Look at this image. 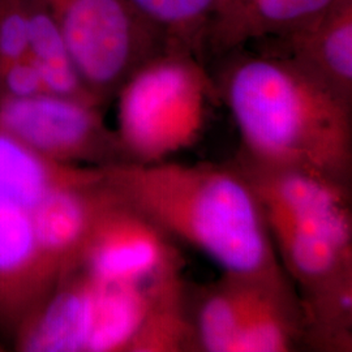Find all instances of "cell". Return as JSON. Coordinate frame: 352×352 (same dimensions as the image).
Segmentation results:
<instances>
[{"mask_svg":"<svg viewBox=\"0 0 352 352\" xmlns=\"http://www.w3.org/2000/svg\"><path fill=\"white\" fill-rule=\"evenodd\" d=\"M110 188L221 267L250 279H289L278 260L260 201L232 166L119 162L103 167Z\"/></svg>","mask_w":352,"mask_h":352,"instance_id":"1","label":"cell"},{"mask_svg":"<svg viewBox=\"0 0 352 352\" xmlns=\"http://www.w3.org/2000/svg\"><path fill=\"white\" fill-rule=\"evenodd\" d=\"M221 96L238 128L240 157L350 184L351 104L298 65L267 52L230 60Z\"/></svg>","mask_w":352,"mask_h":352,"instance_id":"2","label":"cell"},{"mask_svg":"<svg viewBox=\"0 0 352 352\" xmlns=\"http://www.w3.org/2000/svg\"><path fill=\"white\" fill-rule=\"evenodd\" d=\"M214 96L201 60L190 54L166 51L144 64L116 94L115 133L124 162H162L192 148Z\"/></svg>","mask_w":352,"mask_h":352,"instance_id":"3","label":"cell"},{"mask_svg":"<svg viewBox=\"0 0 352 352\" xmlns=\"http://www.w3.org/2000/svg\"><path fill=\"white\" fill-rule=\"evenodd\" d=\"M76 71L100 104L116 97L144 64L170 50L128 0H43Z\"/></svg>","mask_w":352,"mask_h":352,"instance_id":"4","label":"cell"},{"mask_svg":"<svg viewBox=\"0 0 352 352\" xmlns=\"http://www.w3.org/2000/svg\"><path fill=\"white\" fill-rule=\"evenodd\" d=\"M104 184V201L75 269L102 282L132 285L182 276L184 261L175 241L148 215L120 197L106 182Z\"/></svg>","mask_w":352,"mask_h":352,"instance_id":"5","label":"cell"},{"mask_svg":"<svg viewBox=\"0 0 352 352\" xmlns=\"http://www.w3.org/2000/svg\"><path fill=\"white\" fill-rule=\"evenodd\" d=\"M0 128L56 162L90 167L124 162L118 136L96 103L49 93L0 100Z\"/></svg>","mask_w":352,"mask_h":352,"instance_id":"6","label":"cell"},{"mask_svg":"<svg viewBox=\"0 0 352 352\" xmlns=\"http://www.w3.org/2000/svg\"><path fill=\"white\" fill-rule=\"evenodd\" d=\"M263 213L279 263L302 291L352 272L351 209Z\"/></svg>","mask_w":352,"mask_h":352,"instance_id":"7","label":"cell"},{"mask_svg":"<svg viewBox=\"0 0 352 352\" xmlns=\"http://www.w3.org/2000/svg\"><path fill=\"white\" fill-rule=\"evenodd\" d=\"M62 277L38 243L30 212L0 202V330L13 337Z\"/></svg>","mask_w":352,"mask_h":352,"instance_id":"8","label":"cell"},{"mask_svg":"<svg viewBox=\"0 0 352 352\" xmlns=\"http://www.w3.org/2000/svg\"><path fill=\"white\" fill-rule=\"evenodd\" d=\"M260 42L264 52L292 62L351 104L352 0H340L315 20Z\"/></svg>","mask_w":352,"mask_h":352,"instance_id":"9","label":"cell"},{"mask_svg":"<svg viewBox=\"0 0 352 352\" xmlns=\"http://www.w3.org/2000/svg\"><path fill=\"white\" fill-rule=\"evenodd\" d=\"M340 0H219L205 54H230L250 42L279 37L321 16Z\"/></svg>","mask_w":352,"mask_h":352,"instance_id":"10","label":"cell"},{"mask_svg":"<svg viewBox=\"0 0 352 352\" xmlns=\"http://www.w3.org/2000/svg\"><path fill=\"white\" fill-rule=\"evenodd\" d=\"M94 279L75 269L58 280L50 294L17 327V351L85 352Z\"/></svg>","mask_w":352,"mask_h":352,"instance_id":"11","label":"cell"},{"mask_svg":"<svg viewBox=\"0 0 352 352\" xmlns=\"http://www.w3.org/2000/svg\"><path fill=\"white\" fill-rule=\"evenodd\" d=\"M106 193L102 175L96 182L52 192L30 212L41 248L63 276L75 269Z\"/></svg>","mask_w":352,"mask_h":352,"instance_id":"12","label":"cell"},{"mask_svg":"<svg viewBox=\"0 0 352 352\" xmlns=\"http://www.w3.org/2000/svg\"><path fill=\"white\" fill-rule=\"evenodd\" d=\"M102 175L103 167L56 162L0 128V202L32 212L52 192Z\"/></svg>","mask_w":352,"mask_h":352,"instance_id":"13","label":"cell"},{"mask_svg":"<svg viewBox=\"0 0 352 352\" xmlns=\"http://www.w3.org/2000/svg\"><path fill=\"white\" fill-rule=\"evenodd\" d=\"M28 55L34 62L49 94L101 106L85 88L64 42L62 32L43 0H25Z\"/></svg>","mask_w":352,"mask_h":352,"instance_id":"14","label":"cell"},{"mask_svg":"<svg viewBox=\"0 0 352 352\" xmlns=\"http://www.w3.org/2000/svg\"><path fill=\"white\" fill-rule=\"evenodd\" d=\"M257 280L223 274L221 280L204 291L190 312L196 350L232 352L240 325Z\"/></svg>","mask_w":352,"mask_h":352,"instance_id":"15","label":"cell"},{"mask_svg":"<svg viewBox=\"0 0 352 352\" xmlns=\"http://www.w3.org/2000/svg\"><path fill=\"white\" fill-rule=\"evenodd\" d=\"M302 292L304 340L325 351H350L352 272Z\"/></svg>","mask_w":352,"mask_h":352,"instance_id":"16","label":"cell"},{"mask_svg":"<svg viewBox=\"0 0 352 352\" xmlns=\"http://www.w3.org/2000/svg\"><path fill=\"white\" fill-rule=\"evenodd\" d=\"M166 39L171 51L201 60L208 30L219 0H128Z\"/></svg>","mask_w":352,"mask_h":352,"instance_id":"17","label":"cell"},{"mask_svg":"<svg viewBox=\"0 0 352 352\" xmlns=\"http://www.w3.org/2000/svg\"><path fill=\"white\" fill-rule=\"evenodd\" d=\"M28 55L25 0H0V67Z\"/></svg>","mask_w":352,"mask_h":352,"instance_id":"18","label":"cell"}]
</instances>
